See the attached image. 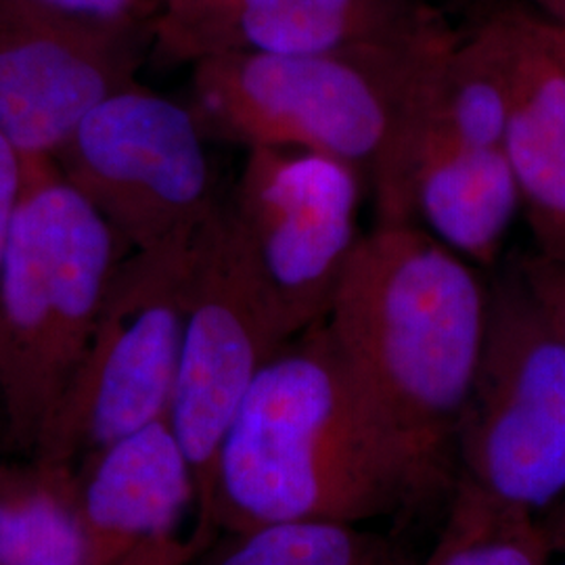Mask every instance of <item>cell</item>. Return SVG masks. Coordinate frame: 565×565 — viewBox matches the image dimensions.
Returning <instances> with one entry per match:
<instances>
[{
    "instance_id": "6da1fadb",
    "label": "cell",
    "mask_w": 565,
    "mask_h": 565,
    "mask_svg": "<svg viewBox=\"0 0 565 565\" xmlns=\"http://www.w3.org/2000/svg\"><path fill=\"white\" fill-rule=\"evenodd\" d=\"M488 281L419 224L359 239L323 323L403 473L411 511L450 499L484 345Z\"/></svg>"
},
{
    "instance_id": "7a4b0ae2",
    "label": "cell",
    "mask_w": 565,
    "mask_h": 565,
    "mask_svg": "<svg viewBox=\"0 0 565 565\" xmlns=\"http://www.w3.org/2000/svg\"><path fill=\"white\" fill-rule=\"evenodd\" d=\"M445 20L394 42L324 53H224L193 63L203 135L317 151L361 170L377 221L413 216V172L434 74L457 41Z\"/></svg>"
},
{
    "instance_id": "3957f363",
    "label": "cell",
    "mask_w": 565,
    "mask_h": 565,
    "mask_svg": "<svg viewBox=\"0 0 565 565\" xmlns=\"http://www.w3.org/2000/svg\"><path fill=\"white\" fill-rule=\"evenodd\" d=\"M411 511L403 473L348 380L324 323L277 352L224 436L212 527L369 520Z\"/></svg>"
},
{
    "instance_id": "277c9868",
    "label": "cell",
    "mask_w": 565,
    "mask_h": 565,
    "mask_svg": "<svg viewBox=\"0 0 565 565\" xmlns=\"http://www.w3.org/2000/svg\"><path fill=\"white\" fill-rule=\"evenodd\" d=\"M21 170L0 277V431L32 455L128 252L51 156L21 153Z\"/></svg>"
},
{
    "instance_id": "5b68a950",
    "label": "cell",
    "mask_w": 565,
    "mask_h": 565,
    "mask_svg": "<svg viewBox=\"0 0 565 565\" xmlns=\"http://www.w3.org/2000/svg\"><path fill=\"white\" fill-rule=\"evenodd\" d=\"M202 231L121 256L34 457L78 467L103 446L168 419Z\"/></svg>"
},
{
    "instance_id": "8992f818",
    "label": "cell",
    "mask_w": 565,
    "mask_h": 565,
    "mask_svg": "<svg viewBox=\"0 0 565 565\" xmlns=\"http://www.w3.org/2000/svg\"><path fill=\"white\" fill-rule=\"evenodd\" d=\"M457 480L530 515L565 494V342L513 266L488 281L484 345L457 431Z\"/></svg>"
},
{
    "instance_id": "52a82bcc",
    "label": "cell",
    "mask_w": 565,
    "mask_h": 565,
    "mask_svg": "<svg viewBox=\"0 0 565 565\" xmlns=\"http://www.w3.org/2000/svg\"><path fill=\"white\" fill-rule=\"evenodd\" d=\"M294 335L228 203L203 226L189 285L181 363L168 422L198 490L193 536L214 541V471L224 436L264 364Z\"/></svg>"
},
{
    "instance_id": "ba28073f",
    "label": "cell",
    "mask_w": 565,
    "mask_h": 565,
    "mask_svg": "<svg viewBox=\"0 0 565 565\" xmlns=\"http://www.w3.org/2000/svg\"><path fill=\"white\" fill-rule=\"evenodd\" d=\"M51 158L126 252L195 235L221 207L193 111L139 82L93 107Z\"/></svg>"
},
{
    "instance_id": "9c48e42d",
    "label": "cell",
    "mask_w": 565,
    "mask_h": 565,
    "mask_svg": "<svg viewBox=\"0 0 565 565\" xmlns=\"http://www.w3.org/2000/svg\"><path fill=\"white\" fill-rule=\"evenodd\" d=\"M364 177L338 158L247 149L228 203L291 335L323 323L359 239Z\"/></svg>"
},
{
    "instance_id": "30bf717a",
    "label": "cell",
    "mask_w": 565,
    "mask_h": 565,
    "mask_svg": "<svg viewBox=\"0 0 565 565\" xmlns=\"http://www.w3.org/2000/svg\"><path fill=\"white\" fill-rule=\"evenodd\" d=\"M142 39L149 28L0 0V135L53 156L93 107L137 84Z\"/></svg>"
},
{
    "instance_id": "8fae6325",
    "label": "cell",
    "mask_w": 565,
    "mask_h": 565,
    "mask_svg": "<svg viewBox=\"0 0 565 565\" xmlns=\"http://www.w3.org/2000/svg\"><path fill=\"white\" fill-rule=\"evenodd\" d=\"M419 0H160L156 55L198 63L224 53L306 55L411 39L440 21Z\"/></svg>"
},
{
    "instance_id": "7c38bea8",
    "label": "cell",
    "mask_w": 565,
    "mask_h": 565,
    "mask_svg": "<svg viewBox=\"0 0 565 565\" xmlns=\"http://www.w3.org/2000/svg\"><path fill=\"white\" fill-rule=\"evenodd\" d=\"M88 565H116L135 548L179 534L195 478L168 419L103 446L78 467Z\"/></svg>"
},
{
    "instance_id": "4fadbf2b",
    "label": "cell",
    "mask_w": 565,
    "mask_h": 565,
    "mask_svg": "<svg viewBox=\"0 0 565 565\" xmlns=\"http://www.w3.org/2000/svg\"><path fill=\"white\" fill-rule=\"evenodd\" d=\"M511 102L505 151L534 252L565 263V63L543 15L505 9Z\"/></svg>"
},
{
    "instance_id": "5bb4252c",
    "label": "cell",
    "mask_w": 565,
    "mask_h": 565,
    "mask_svg": "<svg viewBox=\"0 0 565 565\" xmlns=\"http://www.w3.org/2000/svg\"><path fill=\"white\" fill-rule=\"evenodd\" d=\"M520 210L505 147H427L413 184V214L450 252L473 266H494Z\"/></svg>"
},
{
    "instance_id": "9a60e30c",
    "label": "cell",
    "mask_w": 565,
    "mask_h": 565,
    "mask_svg": "<svg viewBox=\"0 0 565 565\" xmlns=\"http://www.w3.org/2000/svg\"><path fill=\"white\" fill-rule=\"evenodd\" d=\"M509 102V32L501 11L448 49L431 95L425 151L434 142L503 147Z\"/></svg>"
},
{
    "instance_id": "2e32d148",
    "label": "cell",
    "mask_w": 565,
    "mask_h": 565,
    "mask_svg": "<svg viewBox=\"0 0 565 565\" xmlns=\"http://www.w3.org/2000/svg\"><path fill=\"white\" fill-rule=\"evenodd\" d=\"M0 565H88L76 467L0 459Z\"/></svg>"
},
{
    "instance_id": "e0dca14e",
    "label": "cell",
    "mask_w": 565,
    "mask_h": 565,
    "mask_svg": "<svg viewBox=\"0 0 565 565\" xmlns=\"http://www.w3.org/2000/svg\"><path fill=\"white\" fill-rule=\"evenodd\" d=\"M226 534L207 565H417L390 539L342 520H287Z\"/></svg>"
},
{
    "instance_id": "ac0fdd59",
    "label": "cell",
    "mask_w": 565,
    "mask_h": 565,
    "mask_svg": "<svg viewBox=\"0 0 565 565\" xmlns=\"http://www.w3.org/2000/svg\"><path fill=\"white\" fill-rule=\"evenodd\" d=\"M548 548L534 515L501 505L457 480L445 527L417 565H545Z\"/></svg>"
},
{
    "instance_id": "d6986e66",
    "label": "cell",
    "mask_w": 565,
    "mask_h": 565,
    "mask_svg": "<svg viewBox=\"0 0 565 565\" xmlns=\"http://www.w3.org/2000/svg\"><path fill=\"white\" fill-rule=\"evenodd\" d=\"M525 291L543 312L546 323L565 342V263L530 252L513 263Z\"/></svg>"
},
{
    "instance_id": "ffe728a7",
    "label": "cell",
    "mask_w": 565,
    "mask_h": 565,
    "mask_svg": "<svg viewBox=\"0 0 565 565\" xmlns=\"http://www.w3.org/2000/svg\"><path fill=\"white\" fill-rule=\"evenodd\" d=\"M61 11L90 20L111 21L124 25L151 28L160 2L156 0H42Z\"/></svg>"
},
{
    "instance_id": "44dd1931",
    "label": "cell",
    "mask_w": 565,
    "mask_h": 565,
    "mask_svg": "<svg viewBox=\"0 0 565 565\" xmlns=\"http://www.w3.org/2000/svg\"><path fill=\"white\" fill-rule=\"evenodd\" d=\"M21 182V153L13 142L0 135V277L7 260L13 221L20 205Z\"/></svg>"
},
{
    "instance_id": "7402d4cb",
    "label": "cell",
    "mask_w": 565,
    "mask_h": 565,
    "mask_svg": "<svg viewBox=\"0 0 565 565\" xmlns=\"http://www.w3.org/2000/svg\"><path fill=\"white\" fill-rule=\"evenodd\" d=\"M203 546L193 534L181 539L179 534L160 536L135 548L116 565H186Z\"/></svg>"
},
{
    "instance_id": "603a6c76",
    "label": "cell",
    "mask_w": 565,
    "mask_h": 565,
    "mask_svg": "<svg viewBox=\"0 0 565 565\" xmlns=\"http://www.w3.org/2000/svg\"><path fill=\"white\" fill-rule=\"evenodd\" d=\"M545 532L546 543L551 548L565 551V494L553 505L551 515L546 518L545 525H541Z\"/></svg>"
},
{
    "instance_id": "cb8c5ba5",
    "label": "cell",
    "mask_w": 565,
    "mask_h": 565,
    "mask_svg": "<svg viewBox=\"0 0 565 565\" xmlns=\"http://www.w3.org/2000/svg\"><path fill=\"white\" fill-rule=\"evenodd\" d=\"M543 11L546 20L555 21L565 28V0H534Z\"/></svg>"
},
{
    "instance_id": "d4e9b609",
    "label": "cell",
    "mask_w": 565,
    "mask_h": 565,
    "mask_svg": "<svg viewBox=\"0 0 565 565\" xmlns=\"http://www.w3.org/2000/svg\"><path fill=\"white\" fill-rule=\"evenodd\" d=\"M546 34H548V41L553 44L555 53L559 55V60L565 63V28L557 25L555 21L546 20Z\"/></svg>"
}]
</instances>
